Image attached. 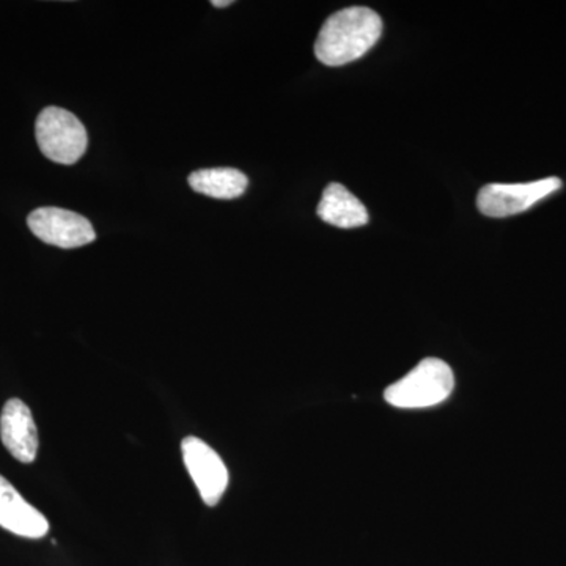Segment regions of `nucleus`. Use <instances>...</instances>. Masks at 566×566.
<instances>
[{"mask_svg": "<svg viewBox=\"0 0 566 566\" xmlns=\"http://www.w3.org/2000/svg\"><path fill=\"white\" fill-rule=\"evenodd\" d=\"M28 226L39 240L55 248L76 249L96 240L87 218L63 208H39L29 214Z\"/></svg>", "mask_w": 566, "mask_h": 566, "instance_id": "nucleus-5", "label": "nucleus"}, {"mask_svg": "<svg viewBox=\"0 0 566 566\" xmlns=\"http://www.w3.org/2000/svg\"><path fill=\"white\" fill-rule=\"evenodd\" d=\"M560 188L562 180L556 177L517 185L491 182L480 189L476 207L488 218H510L531 210L534 205L542 202Z\"/></svg>", "mask_w": 566, "mask_h": 566, "instance_id": "nucleus-4", "label": "nucleus"}, {"mask_svg": "<svg viewBox=\"0 0 566 566\" xmlns=\"http://www.w3.org/2000/svg\"><path fill=\"white\" fill-rule=\"evenodd\" d=\"M188 182L193 191L221 200L238 199L249 186L248 177L241 170L230 167L196 170L189 175Z\"/></svg>", "mask_w": 566, "mask_h": 566, "instance_id": "nucleus-10", "label": "nucleus"}, {"mask_svg": "<svg viewBox=\"0 0 566 566\" xmlns=\"http://www.w3.org/2000/svg\"><path fill=\"white\" fill-rule=\"evenodd\" d=\"M212 7H218V9H223V7L232 6V0H212Z\"/></svg>", "mask_w": 566, "mask_h": 566, "instance_id": "nucleus-11", "label": "nucleus"}, {"mask_svg": "<svg viewBox=\"0 0 566 566\" xmlns=\"http://www.w3.org/2000/svg\"><path fill=\"white\" fill-rule=\"evenodd\" d=\"M35 137L41 153L51 161L71 166L87 151V129L76 115L62 107L41 111L35 123Z\"/></svg>", "mask_w": 566, "mask_h": 566, "instance_id": "nucleus-3", "label": "nucleus"}, {"mask_svg": "<svg viewBox=\"0 0 566 566\" xmlns=\"http://www.w3.org/2000/svg\"><path fill=\"white\" fill-rule=\"evenodd\" d=\"M0 439L10 455L31 464L39 455V430L31 409L20 398L7 401L0 416Z\"/></svg>", "mask_w": 566, "mask_h": 566, "instance_id": "nucleus-7", "label": "nucleus"}, {"mask_svg": "<svg viewBox=\"0 0 566 566\" xmlns=\"http://www.w3.org/2000/svg\"><path fill=\"white\" fill-rule=\"evenodd\" d=\"M0 527L24 538L39 539L50 532L43 513L29 504L6 476L0 475Z\"/></svg>", "mask_w": 566, "mask_h": 566, "instance_id": "nucleus-8", "label": "nucleus"}, {"mask_svg": "<svg viewBox=\"0 0 566 566\" xmlns=\"http://www.w3.org/2000/svg\"><path fill=\"white\" fill-rule=\"evenodd\" d=\"M382 20L367 7H348L324 22L315 41V55L327 66H344L367 54L378 43Z\"/></svg>", "mask_w": 566, "mask_h": 566, "instance_id": "nucleus-1", "label": "nucleus"}, {"mask_svg": "<svg viewBox=\"0 0 566 566\" xmlns=\"http://www.w3.org/2000/svg\"><path fill=\"white\" fill-rule=\"evenodd\" d=\"M316 212L324 222L338 229H357L367 226L368 222L365 205L340 182H331L324 189Z\"/></svg>", "mask_w": 566, "mask_h": 566, "instance_id": "nucleus-9", "label": "nucleus"}, {"mask_svg": "<svg viewBox=\"0 0 566 566\" xmlns=\"http://www.w3.org/2000/svg\"><path fill=\"white\" fill-rule=\"evenodd\" d=\"M455 389V376L444 360L427 357L400 381L387 387V403L400 409L431 408L446 401Z\"/></svg>", "mask_w": 566, "mask_h": 566, "instance_id": "nucleus-2", "label": "nucleus"}, {"mask_svg": "<svg viewBox=\"0 0 566 566\" xmlns=\"http://www.w3.org/2000/svg\"><path fill=\"white\" fill-rule=\"evenodd\" d=\"M182 461L205 504H219L229 486V471L222 458L202 439L188 436L181 442Z\"/></svg>", "mask_w": 566, "mask_h": 566, "instance_id": "nucleus-6", "label": "nucleus"}]
</instances>
